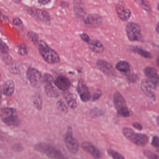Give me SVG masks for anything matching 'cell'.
Returning a JSON list of instances; mask_svg holds the SVG:
<instances>
[{
	"instance_id": "obj_18",
	"label": "cell",
	"mask_w": 159,
	"mask_h": 159,
	"mask_svg": "<svg viewBox=\"0 0 159 159\" xmlns=\"http://www.w3.org/2000/svg\"><path fill=\"white\" fill-rule=\"evenodd\" d=\"M73 2L76 16L79 18L84 19L86 15V12L83 4L82 0H73Z\"/></svg>"
},
{
	"instance_id": "obj_36",
	"label": "cell",
	"mask_w": 159,
	"mask_h": 159,
	"mask_svg": "<svg viewBox=\"0 0 159 159\" xmlns=\"http://www.w3.org/2000/svg\"><path fill=\"white\" fill-rule=\"evenodd\" d=\"M80 36L82 40L84 42L87 43H88L91 40L89 36L85 33H83V34H81Z\"/></svg>"
},
{
	"instance_id": "obj_19",
	"label": "cell",
	"mask_w": 159,
	"mask_h": 159,
	"mask_svg": "<svg viewBox=\"0 0 159 159\" xmlns=\"http://www.w3.org/2000/svg\"><path fill=\"white\" fill-rule=\"evenodd\" d=\"M144 73L148 79L153 81L158 84L159 76L158 71L155 68L152 67H147L144 70Z\"/></svg>"
},
{
	"instance_id": "obj_29",
	"label": "cell",
	"mask_w": 159,
	"mask_h": 159,
	"mask_svg": "<svg viewBox=\"0 0 159 159\" xmlns=\"http://www.w3.org/2000/svg\"><path fill=\"white\" fill-rule=\"evenodd\" d=\"M57 109L63 112H66L68 111L67 107L62 100H59L57 103Z\"/></svg>"
},
{
	"instance_id": "obj_13",
	"label": "cell",
	"mask_w": 159,
	"mask_h": 159,
	"mask_svg": "<svg viewBox=\"0 0 159 159\" xmlns=\"http://www.w3.org/2000/svg\"><path fill=\"white\" fill-rule=\"evenodd\" d=\"M81 147L83 149L90 153L93 158L98 159L101 157L100 151L93 143L88 141H84L82 144Z\"/></svg>"
},
{
	"instance_id": "obj_34",
	"label": "cell",
	"mask_w": 159,
	"mask_h": 159,
	"mask_svg": "<svg viewBox=\"0 0 159 159\" xmlns=\"http://www.w3.org/2000/svg\"><path fill=\"white\" fill-rule=\"evenodd\" d=\"M159 138L157 136H154L152 138V141L151 145L154 148H159Z\"/></svg>"
},
{
	"instance_id": "obj_21",
	"label": "cell",
	"mask_w": 159,
	"mask_h": 159,
	"mask_svg": "<svg viewBox=\"0 0 159 159\" xmlns=\"http://www.w3.org/2000/svg\"><path fill=\"white\" fill-rule=\"evenodd\" d=\"M88 43L89 48L94 52L99 53L104 51V46L100 41L97 40H91Z\"/></svg>"
},
{
	"instance_id": "obj_38",
	"label": "cell",
	"mask_w": 159,
	"mask_h": 159,
	"mask_svg": "<svg viewBox=\"0 0 159 159\" xmlns=\"http://www.w3.org/2000/svg\"><path fill=\"white\" fill-rule=\"evenodd\" d=\"M133 126L138 130H141L142 129V126L140 123L138 122H135L133 124Z\"/></svg>"
},
{
	"instance_id": "obj_32",
	"label": "cell",
	"mask_w": 159,
	"mask_h": 159,
	"mask_svg": "<svg viewBox=\"0 0 159 159\" xmlns=\"http://www.w3.org/2000/svg\"><path fill=\"white\" fill-rule=\"evenodd\" d=\"M144 154L149 159H155L158 158L156 154L150 151H144Z\"/></svg>"
},
{
	"instance_id": "obj_12",
	"label": "cell",
	"mask_w": 159,
	"mask_h": 159,
	"mask_svg": "<svg viewBox=\"0 0 159 159\" xmlns=\"http://www.w3.org/2000/svg\"><path fill=\"white\" fill-rule=\"evenodd\" d=\"M116 11L118 17L122 21H127L131 16V11L125 7L123 2H119L117 4Z\"/></svg>"
},
{
	"instance_id": "obj_9",
	"label": "cell",
	"mask_w": 159,
	"mask_h": 159,
	"mask_svg": "<svg viewBox=\"0 0 159 159\" xmlns=\"http://www.w3.org/2000/svg\"><path fill=\"white\" fill-rule=\"evenodd\" d=\"M158 84L153 81L148 79H145L141 82L140 87L145 94L151 98H154L155 97V92L156 91V86Z\"/></svg>"
},
{
	"instance_id": "obj_28",
	"label": "cell",
	"mask_w": 159,
	"mask_h": 159,
	"mask_svg": "<svg viewBox=\"0 0 159 159\" xmlns=\"http://www.w3.org/2000/svg\"><path fill=\"white\" fill-rule=\"evenodd\" d=\"M9 48L7 44L0 38V52L6 54L9 52Z\"/></svg>"
},
{
	"instance_id": "obj_31",
	"label": "cell",
	"mask_w": 159,
	"mask_h": 159,
	"mask_svg": "<svg viewBox=\"0 0 159 159\" xmlns=\"http://www.w3.org/2000/svg\"><path fill=\"white\" fill-rule=\"evenodd\" d=\"M33 104L38 109L41 110L42 108V101L39 96L34 98L33 99Z\"/></svg>"
},
{
	"instance_id": "obj_11",
	"label": "cell",
	"mask_w": 159,
	"mask_h": 159,
	"mask_svg": "<svg viewBox=\"0 0 159 159\" xmlns=\"http://www.w3.org/2000/svg\"><path fill=\"white\" fill-rule=\"evenodd\" d=\"M77 92L82 101L87 102L91 98V95L86 84L82 80H80L77 87Z\"/></svg>"
},
{
	"instance_id": "obj_26",
	"label": "cell",
	"mask_w": 159,
	"mask_h": 159,
	"mask_svg": "<svg viewBox=\"0 0 159 159\" xmlns=\"http://www.w3.org/2000/svg\"><path fill=\"white\" fill-rule=\"evenodd\" d=\"M16 113H17L16 110L12 108L6 107L0 109V116H6Z\"/></svg>"
},
{
	"instance_id": "obj_39",
	"label": "cell",
	"mask_w": 159,
	"mask_h": 159,
	"mask_svg": "<svg viewBox=\"0 0 159 159\" xmlns=\"http://www.w3.org/2000/svg\"><path fill=\"white\" fill-rule=\"evenodd\" d=\"M38 1L41 5H45L49 4L51 0H38Z\"/></svg>"
},
{
	"instance_id": "obj_27",
	"label": "cell",
	"mask_w": 159,
	"mask_h": 159,
	"mask_svg": "<svg viewBox=\"0 0 159 159\" xmlns=\"http://www.w3.org/2000/svg\"><path fill=\"white\" fill-rule=\"evenodd\" d=\"M107 152L110 156H111L113 159H124L125 157H123L121 154L109 148L107 149Z\"/></svg>"
},
{
	"instance_id": "obj_2",
	"label": "cell",
	"mask_w": 159,
	"mask_h": 159,
	"mask_svg": "<svg viewBox=\"0 0 159 159\" xmlns=\"http://www.w3.org/2000/svg\"><path fill=\"white\" fill-rule=\"evenodd\" d=\"M122 134L127 139L138 146H146L148 142V136L144 134L136 133L132 128L129 127L124 128Z\"/></svg>"
},
{
	"instance_id": "obj_17",
	"label": "cell",
	"mask_w": 159,
	"mask_h": 159,
	"mask_svg": "<svg viewBox=\"0 0 159 159\" xmlns=\"http://www.w3.org/2000/svg\"><path fill=\"white\" fill-rule=\"evenodd\" d=\"M2 120L5 124L9 126H18L20 123V120L17 113L6 115L2 118Z\"/></svg>"
},
{
	"instance_id": "obj_33",
	"label": "cell",
	"mask_w": 159,
	"mask_h": 159,
	"mask_svg": "<svg viewBox=\"0 0 159 159\" xmlns=\"http://www.w3.org/2000/svg\"><path fill=\"white\" fill-rule=\"evenodd\" d=\"M101 95H102V93L101 91L99 90H96L93 94V97H92V100L93 101L98 100L100 98Z\"/></svg>"
},
{
	"instance_id": "obj_1",
	"label": "cell",
	"mask_w": 159,
	"mask_h": 159,
	"mask_svg": "<svg viewBox=\"0 0 159 159\" xmlns=\"http://www.w3.org/2000/svg\"><path fill=\"white\" fill-rule=\"evenodd\" d=\"M37 45L41 56L45 62L50 64L59 63L60 57L58 54L50 48L45 42L40 40Z\"/></svg>"
},
{
	"instance_id": "obj_23",
	"label": "cell",
	"mask_w": 159,
	"mask_h": 159,
	"mask_svg": "<svg viewBox=\"0 0 159 159\" xmlns=\"http://www.w3.org/2000/svg\"><path fill=\"white\" fill-rule=\"evenodd\" d=\"M116 68L120 72L125 73H127L130 70V65L129 63L126 61H120L116 65Z\"/></svg>"
},
{
	"instance_id": "obj_5",
	"label": "cell",
	"mask_w": 159,
	"mask_h": 159,
	"mask_svg": "<svg viewBox=\"0 0 159 159\" xmlns=\"http://www.w3.org/2000/svg\"><path fill=\"white\" fill-rule=\"evenodd\" d=\"M43 82L44 84L45 93L48 96L57 98L59 96V91L55 84L53 77L51 74L46 73L44 75Z\"/></svg>"
},
{
	"instance_id": "obj_25",
	"label": "cell",
	"mask_w": 159,
	"mask_h": 159,
	"mask_svg": "<svg viewBox=\"0 0 159 159\" xmlns=\"http://www.w3.org/2000/svg\"><path fill=\"white\" fill-rule=\"evenodd\" d=\"M137 3L147 11H151V7L148 0H135Z\"/></svg>"
},
{
	"instance_id": "obj_35",
	"label": "cell",
	"mask_w": 159,
	"mask_h": 159,
	"mask_svg": "<svg viewBox=\"0 0 159 159\" xmlns=\"http://www.w3.org/2000/svg\"><path fill=\"white\" fill-rule=\"evenodd\" d=\"M18 52L21 55L25 56L27 54L26 48L24 45L20 46L18 50Z\"/></svg>"
},
{
	"instance_id": "obj_3",
	"label": "cell",
	"mask_w": 159,
	"mask_h": 159,
	"mask_svg": "<svg viewBox=\"0 0 159 159\" xmlns=\"http://www.w3.org/2000/svg\"><path fill=\"white\" fill-rule=\"evenodd\" d=\"M35 149L39 152L44 153L46 156L52 159H62L64 155L59 150L51 145L46 143H39L35 146Z\"/></svg>"
},
{
	"instance_id": "obj_8",
	"label": "cell",
	"mask_w": 159,
	"mask_h": 159,
	"mask_svg": "<svg viewBox=\"0 0 159 159\" xmlns=\"http://www.w3.org/2000/svg\"><path fill=\"white\" fill-rule=\"evenodd\" d=\"M27 78L30 84L34 88H39L41 85L43 78L41 73L34 68H30L27 71Z\"/></svg>"
},
{
	"instance_id": "obj_15",
	"label": "cell",
	"mask_w": 159,
	"mask_h": 159,
	"mask_svg": "<svg viewBox=\"0 0 159 159\" xmlns=\"http://www.w3.org/2000/svg\"><path fill=\"white\" fill-rule=\"evenodd\" d=\"M55 84L58 89L62 91H66L70 87V82L66 77L60 76L55 81Z\"/></svg>"
},
{
	"instance_id": "obj_10",
	"label": "cell",
	"mask_w": 159,
	"mask_h": 159,
	"mask_svg": "<svg viewBox=\"0 0 159 159\" xmlns=\"http://www.w3.org/2000/svg\"><path fill=\"white\" fill-rule=\"evenodd\" d=\"M97 65L99 69L104 74L109 77H115L116 72L112 65L104 60H98Z\"/></svg>"
},
{
	"instance_id": "obj_41",
	"label": "cell",
	"mask_w": 159,
	"mask_h": 159,
	"mask_svg": "<svg viewBox=\"0 0 159 159\" xmlns=\"http://www.w3.org/2000/svg\"><path fill=\"white\" fill-rule=\"evenodd\" d=\"M16 2V3H19V2H21V0H14Z\"/></svg>"
},
{
	"instance_id": "obj_42",
	"label": "cell",
	"mask_w": 159,
	"mask_h": 159,
	"mask_svg": "<svg viewBox=\"0 0 159 159\" xmlns=\"http://www.w3.org/2000/svg\"><path fill=\"white\" fill-rule=\"evenodd\" d=\"M1 99H2V95L1 93L0 92V103H1Z\"/></svg>"
},
{
	"instance_id": "obj_24",
	"label": "cell",
	"mask_w": 159,
	"mask_h": 159,
	"mask_svg": "<svg viewBox=\"0 0 159 159\" xmlns=\"http://www.w3.org/2000/svg\"><path fill=\"white\" fill-rule=\"evenodd\" d=\"M131 50L132 52L138 54L139 55L145 58H151L152 57L151 55L149 52H147V51L142 49V48L136 47L133 48Z\"/></svg>"
},
{
	"instance_id": "obj_22",
	"label": "cell",
	"mask_w": 159,
	"mask_h": 159,
	"mask_svg": "<svg viewBox=\"0 0 159 159\" xmlns=\"http://www.w3.org/2000/svg\"><path fill=\"white\" fill-rule=\"evenodd\" d=\"M64 98L68 106L71 109H75L77 107V101L71 93L69 92L65 93L64 94Z\"/></svg>"
},
{
	"instance_id": "obj_40",
	"label": "cell",
	"mask_w": 159,
	"mask_h": 159,
	"mask_svg": "<svg viewBox=\"0 0 159 159\" xmlns=\"http://www.w3.org/2000/svg\"><path fill=\"white\" fill-rule=\"evenodd\" d=\"M99 110H97L96 109H95L94 110H93L92 111H91V114H93V115H94L95 116H96L97 115L98 116H99L100 115V114H103V113H101V112H98V111Z\"/></svg>"
},
{
	"instance_id": "obj_37",
	"label": "cell",
	"mask_w": 159,
	"mask_h": 159,
	"mask_svg": "<svg viewBox=\"0 0 159 159\" xmlns=\"http://www.w3.org/2000/svg\"><path fill=\"white\" fill-rule=\"evenodd\" d=\"M13 24L15 25L19 26L22 24V21L19 18H15L13 20Z\"/></svg>"
},
{
	"instance_id": "obj_6",
	"label": "cell",
	"mask_w": 159,
	"mask_h": 159,
	"mask_svg": "<svg viewBox=\"0 0 159 159\" xmlns=\"http://www.w3.org/2000/svg\"><path fill=\"white\" fill-rule=\"evenodd\" d=\"M64 141L68 150L72 154H76L79 150V143L73 136L72 129L69 126L64 136Z\"/></svg>"
},
{
	"instance_id": "obj_4",
	"label": "cell",
	"mask_w": 159,
	"mask_h": 159,
	"mask_svg": "<svg viewBox=\"0 0 159 159\" xmlns=\"http://www.w3.org/2000/svg\"><path fill=\"white\" fill-rule=\"evenodd\" d=\"M114 107L118 114L122 117H129L131 112L127 107L126 102L123 97L119 92L115 93L113 97Z\"/></svg>"
},
{
	"instance_id": "obj_30",
	"label": "cell",
	"mask_w": 159,
	"mask_h": 159,
	"mask_svg": "<svg viewBox=\"0 0 159 159\" xmlns=\"http://www.w3.org/2000/svg\"><path fill=\"white\" fill-rule=\"evenodd\" d=\"M28 35L29 38L30 39V40L34 43V44L37 45L39 42V37L37 36V34L34 33V32H30L28 34Z\"/></svg>"
},
{
	"instance_id": "obj_7",
	"label": "cell",
	"mask_w": 159,
	"mask_h": 159,
	"mask_svg": "<svg viewBox=\"0 0 159 159\" xmlns=\"http://www.w3.org/2000/svg\"><path fill=\"white\" fill-rule=\"evenodd\" d=\"M127 37L132 41H140L142 39L140 27L138 24L134 23H130L126 27Z\"/></svg>"
},
{
	"instance_id": "obj_14",
	"label": "cell",
	"mask_w": 159,
	"mask_h": 159,
	"mask_svg": "<svg viewBox=\"0 0 159 159\" xmlns=\"http://www.w3.org/2000/svg\"><path fill=\"white\" fill-rule=\"evenodd\" d=\"M103 19L100 16L97 14H90L84 19L85 25L89 27H97L102 24Z\"/></svg>"
},
{
	"instance_id": "obj_16",
	"label": "cell",
	"mask_w": 159,
	"mask_h": 159,
	"mask_svg": "<svg viewBox=\"0 0 159 159\" xmlns=\"http://www.w3.org/2000/svg\"><path fill=\"white\" fill-rule=\"evenodd\" d=\"M30 14L36 18L43 22H48L51 19L50 14L46 11L40 9L30 10Z\"/></svg>"
},
{
	"instance_id": "obj_20",
	"label": "cell",
	"mask_w": 159,
	"mask_h": 159,
	"mask_svg": "<svg viewBox=\"0 0 159 159\" xmlns=\"http://www.w3.org/2000/svg\"><path fill=\"white\" fill-rule=\"evenodd\" d=\"M15 84L12 80L7 81L2 88V93L6 96H11L14 93Z\"/></svg>"
}]
</instances>
